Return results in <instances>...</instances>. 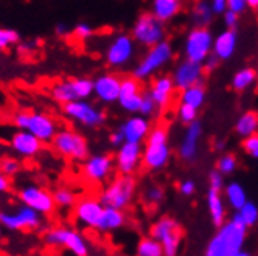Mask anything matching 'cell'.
Here are the masks:
<instances>
[{
    "mask_svg": "<svg viewBox=\"0 0 258 256\" xmlns=\"http://www.w3.org/2000/svg\"><path fill=\"white\" fill-rule=\"evenodd\" d=\"M247 227L230 217L229 221L221 224L216 233L210 237L204 253L207 256H249L244 250Z\"/></svg>",
    "mask_w": 258,
    "mask_h": 256,
    "instance_id": "obj_1",
    "label": "cell"
},
{
    "mask_svg": "<svg viewBox=\"0 0 258 256\" xmlns=\"http://www.w3.org/2000/svg\"><path fill=\"white\" fill-rule=\"evenodd\" d=\"M171 146L168 129L162 124L151 127L145 140V148L142 154V164L148 171H162L168 166L171 160Z\"/></svg>",
    "mask_w": 258,
    "mask_h": 256,
    "instance_id": "obj_2",
    "label": "cell"
},
{
    "mask_svg": "<svg viewBox=\"0 0 258 256\" xmlns=\"http://www.w3.org/2000/svg\"><path fill=\"white\" fill-rule=\"evenodd\" d=\"M44 244L48 248H61L67 250L75 256H89L90 254V242L87 237L78 230L66 225L50 227L44 233Z\"/></svg>",
    "mask_w": 258,
    "mask_h": 256,
    "instance_id": "obj_3",
    "label": "cell"
},
{
    "mask_svg": "<svg viewBox=\"0 0 258 256\" xmlns=\"http://www.w3.org/2000/svg\"><path fill=\"white\" fill-rule=\"evenodd\" d=\"M173 58H174V50H173L171 42L163 39L157 42L156 45L146 48L145 54L136 64L133 75L139 78L140 81H146L156 76L162 68L167 67L173 61Z\"/></svg>",
    "mask_w": 258,
    "mask_h": 256,
    "instance_id": "obj_4",
    "label": "cell"
},
{
    "mask_svg": "<svg viewBox=\"0 0 258 256\" xmlns=\"http://www.w3.org/2000/svg\"><path fill=\"white\" fill-rule=\"evenodd\" d=\"M11 121L17 129L31 132L44 143H51L59 129L58 121L51 115L36 111H19L11 117Z\"/></svg>",
    "mask_w": 258,
    "mask_h": 256,
    "instance_id": "obj_5",
    "label": "cell"
},
{
    "mask_svg": "<svg viewBox=\"0 0 258 256\" xmlns=\"http://www.w3.org/2000/svg\"><path fill=\"white\" fill-rule=\"evenodd\" d=\"M137 193V180L134 176L118 174L101 190L100 200L104 207L126 210L133 204Z\"/></svg>",
    "mask_w": 258,
    "mask_h": 256,
    "instance_id": "obj_6",
    "label": "cell"
},
{
    "mask_svg": "<svg viewBox=\"0 0 258 256\" xmlns=\"http://www.w3.org/2000/svg\"><path fill=\"white\" fill-rule=\"evenodd\" d=\"M61 112L70 121L78 123L80 126L87 127V129L101 127L107 120V115L103 109L89 100H77L61 104Z\"/></svg>",
    "mask_w": 258,
    "mask_h": 256,
    "instance_id": "obj_7",
    "label": "cell"
},
{
    "mask_svg": "<svg viewBox=\"0 0 258 256\" xmlns=\"http://www.w3.org/2000/svg\"><path fill=\"white\" fill-rule=\"evenodd\" d=\"M51 148L58 155L73 161H84L90 151L87 138L75 129H58Z\"/></svg>",
    "mask_w": 258,
    "mask_h": 256,
    "instance_id": "obj_8",
    "label": "cell"
},
{
    "mask_svg": "<svg viewBox=\"0 0 258 256\" xmlns=\"http://www.w3.org/2000/svg\"><path fill=\"white\" fill-rule=\"evenodd\" d=\"M137 53V42L127 33H117L110 36L107 45L104 47V62L112 68H123L129 65Z\"/></svg>",
    "mask_w": 258,
    "mask_h": 256,
    "instance_id": "obj_9",
    "label": "cell"
},
{
    "mask_svg": "<svg viewBox=\"0 0 258 256\" xmlns=\"http://www.w3.org/2000/svg\"><path fill=\"white\" fill-rule=\"evenodd\" d=\"M50 97L54 103L66 104L77 100H89L94 97V79L92 78H66L51 84Z\"/></svg>",
    "mask_w": 258,
    "mask_h": 256,
    "instance_id": "obj_10",
    "label": "cell"
},
{
    "mask_svg": "<svg viewBox=\"0 0 258 256\" xmlns=\"http://www.w3.org/2000/svg\"><path fill=\"white\" fill-rule=\"evenodd\" d=\"M131 36L137 45L150 48L165 39L167 28H165V24L162 21H159L151 11H148L137 16L131 30Z\"/></svg>",
    "mask_w": 258,
    "mask_h": 256,
    "instance_id": "obj_11",
    "label": "cell"
},
{
    "mask_svg": "<svg viewBox=\"0 0 258 256\" xmlns=\"http://www.w3.org/2000/svg\"><path fill=\"white\" fill-rule=\"evenodd\" d=\"M150 234L162 244L165 256H176L182 245V230L176 219L162 216L151 225Z\"/></svg>",
    "mask_w": 258,
    "mask_h": 256,
    "instance_id": "obj_12",
    "label": "cell"
},
{
    "mask_svg": "<svg viewBox=\"0 0 258 256\" xmlns=\"http://www.w3.org/2000/svg\"><path fill=\"white\" fill-rule=\"evenodd\" d=\"M44 224V216L28 205H21L14 211H0V225L10 231H34Z\"/></svg>",
    "mask_w": 258,
    "mask_h": 256,
    "instance_id": "obj_13",
    "label": "cell"
},
{
    "mask_svg": "<svg viewBox=\"0 0 258 256\" xmlns=\"http://www.w3.org/2000/svg\"><path fill=\"white\" fill-rule=\"evenodd\" d=\"M213 38L209 27H193L183 39V58L204 62L212 54Z\"/></svg>",
    "mask_w": 258,
    "mask_h": 256,
    "instance_id": "obj_14",
    "label": "cell"
},
{
    "mask_svg": "<svg viewBox=\"0 0 258 256\" xmlns=\"http://www.w3.org/2000/svg\"><path fill=\"white\" fill-rule=\"evenodd\" d=\"M17 199L21 200V204L31 207L42 216L51 214L56 210L53 199V191H48L47 188L38 185V184H25L17 191Z\"/></svg>",
    "mask_w": 258,
    "mask_h": 256,
    "instance_id": "obj_15",
    "label": "cell"
},
{
    "mask_svg": "<svg viewBox=\"0 0 258 256\" xmlns=\"http://www.w3.org/2000/svg\"><path fill=\"white\" fill-rule=\"evenodd\" d=\"M104 205L100 200V197H92L84 196L77 200V204L72 208V217L77 225L87 228V230H95L98 225V221L103 214Z\"/></svg>",
    "mask_w": 258,
    "mask_h": 256,
    "instance_id": "obj_16",
    "label": "cell"
},
{
    "mask_svg": "<svg viewBox=\"0 0 258 256\" xmlns=\"http://www.w3.org/2000/svg\"><path fill=\"white\" fill-rule=\"evenodd\" d=\"M114 169H115V161L112 155L104 152L92 154V155L89 154L87 158L83 161L81 174L90 184L100 185L107 179H110Z\"/></svg>",
    "mask_w": 258,
    "mask_h": 256,
    "instance_id": "obj_17",
    "label": "cell"
},
{
    "mask_svg": "<svg viewBox=\"0 0 258 256\" xmlns=\"http://www.w3.org/2000/svg\"><path fill=\"white\" fill-rule=\"evenodd\" d=\"M204 75L206 70L202 62H195L191 59L183 58L182 61H179L171 73V78L174 81L176 90H183L187 87H191L195 84H201L204 82Z\"/></svg>",
    "mask_w": 258,
    "mask_h": 256,
    "instance_id": "obj_18",
    "label": "cell"
},
{
    "mask_svg": "<svg viewBox=\"0 0 258 256\" xmlns=\"http://www.w3.org/2000/svg\"><path fill=\"white\" fill-rule=\"evenodd\" d=\"M142 154H143L142 143L124 141L121 146H118L114 155L115 169L118 171V174L134 176L142 166Z\"/></svg>",
    "mask_w": 258,
    "mask_h": 256,
    "instance_id": "obj_19",
    "label": "cell"
},
{
    "mask_svg": "<svg viewBox=\"0 0 258 256\" xmlns=\"http://www.w3.org/2000/svg\"><path fill=\"white\" fill-rule=\"evenodd\" d=\"M143 97V86L139 78L134 75L123 76L120 84V95H118V106L127 114H139V107Z\"/></svg>",
    "mask_w": 258,
    "mask_h": 256,
    "instance_id": "obj_20",
    "label": "cell"
},
{
    "mask_svg": "<svg viewBox=\"0 0 258 256\" xmlns=\"http://www.w3.org/2000/svg\"><path fill=\"white\" fill-rule=\"evenodd\" d=\"M202 134H204V131H202V124L198 120L187 124L185 132H183L182 140L179 143V148H177V154L182 161L193 163L198 158Z\"/></svg>",
    "mask_w": 258,
    "mask_h": 256,
    "instance_id": "obj_21",
    "label": "cell"
},
{
    "mask_svg": "<svg viewBox=\"0 0 258 256\" xmlns=\"http://www.w3.org/2000/svg\"><path fill=\"white\" fill-rule=\"evenodd\" d=\"M121 76L117 73H101L94 79V97L103 104H114L118 101Z\"/></svg>",
    "mask_w": 258,
    "mask_h": 256,
    "instance_id": "obj_22",
    "label": "cell"
},
{
    "mask_svg": "<svg viewBox=\"0 0 258 256\" xmlns=\"http://www.w3.org/2000/svg\"><path fill=\"white\" fill-rule=\"evenodd\" d=\"M10 146L16 155L21 158H36L44 151V141L28 131H16L10 138Z\"/></svg>",
    "mask_w": 258,
    "mask_h": 256,
    "instance_id": "obj_23",
    "label": "cell"
},
{
    "mask_svg": "<svg viewBox=\"0 0 258 256\" xmlns=\"http://www.w3.org/2000/svg\"><path fill=\"white\" fill-rule=\"evenodd\" d=\"M151 121L148 117H143L140 114H131L118 127V131L123 134L124 141L133 143H143L151 131Z\"/></svg>",
    "mask_w": 258,
    "mask_h": 256,
    "instance_id": "obj_24",
    "label": "cell"
},
{
    "mask_svg": "<svg viewBox=\"0 0 258 256\" xmlns=\"http://www.w3.org/2000/svg\"><path fill=\"white\" fill-rule=\"evenodd\" d=\"M174 92H176V86L174 81L171 78V75H160L156 76L148 89V94L151 95V98L156 101V104L159 106V109H167L174 98Z\"/></svg>",
    "mask_w": 258,
    "mask_h": 256,
    "instance_id": "obj_25",
    "label": "cell"
},
{
    "mask_svg": "<svg viewBox=\"0 0 258 256\" xmlns=\"http://www.w3.org/2000/svg\"><path fill=\"white\" fill-rule=\"evenodd\" d=\"M236 48H238V34L235 28H226L224 31H221L213 38L212 54H215L219 61L230 59L236 53Z\"/></svg>",
    "mask_w": 258,
    "mask_h": 256,
    "instance_id": "obj_26",
    "label": "cell"
},
{
    "mask_svg": "<svg viewBox=\"0 0 258 256\" xmlns=\"http://www.w3.org/2000/svg\"><path fill=\"white\" fill-rule=\"evenodd\" d=\"M124 225H126V213H124V210L104 207L95 231H98L101 234H109V233L118 231Z\"/></svg>",
    "mask_w": 258,
    "mask_h": 256,
    "instance_id": "obj_27",
    "label": "cell"
},
{
    "mask_svg": "<svg viewBox=\"0 0 258 256\" xmlns=\"http://www.w3.org/2000/svg\"><path fill=\"white\" fill-rule=\"evenodd\" d=\"M206 205L207 211L210 216V221L215 227H219L221 224L226 222L227 217V208H226V200L221 191L209 188L207 190V197H206Z\"/></svg>",
    "mask_w": 258,
    "mask_h": 256,
    "instance_id": "obj_28",
    "label": "cell"
},
{
    "mask_svg": "<svg viewBox=\"0 0 258 256\" xmlns=\"http://www.w3.org/2000/svg\"><path fill=\"white\" fill-rule=\"evenodd\" d=\"M183 0H151V13L163 24H168L180 14Z\"/></svg>",
    "mask_w": 258,
    "mask_h": 256,
    "instance_id": "obj_29",
    "label": "cell"
},
{
    "mask_svg": "<svg viewBox=\"0 0 258 256\" xmlns=\"http://www.w3.org/2000/svg\"><path fill=\"white\" fill-rule=\"evenodd\" d=\"M206 100H207V90H206L204 82L183 89V90H180V95H179L180 104L191 106V107L198 109V111L206 104Z\"/></svg>",
    "mask_w": 258,
    "mask_h": 256,
    "instance_id": "obj_30",
    "label": "cell"
},
{
    "mask_svg": "<svg viewBox=\"0 0 258 256\" xmlns=\"http://www.w3.org/2000/svg\"><path fill=\"white\" fill-rule=\"evenodd\" d=\"M223 196L226 204L232 208V210H238L241 208L246 202H247V191L246 188L239 184V182H230V184L224 185L223 188Z\"/></svg>",
    "mask_w": 258,
    "mask_h": 256,
    "instance_id": "obj_31",
    "label": "cell"
},
{
    "mask_svg": "<svg viewBox=\"0 0 258 256\" xmlns=\"http://www.w3.org/2000/svg\"><path fill=\"white\" fill-rule=\"evenodd\" d=\"M258 82V73L253 67H243L233 73L230 86L235 92H246Z\"/></svg>",
    "mask_w": 258,
    "mask_h": 256,
    "instance_id": "obj_32",
    "label": "cell"
},
{
    "mask_svg": "<svg viewBox=\"0 0 258 256\" xmlns=\"http://www.w3.org/2000/svg\"><path fill=\"white\" fill-rule=\"evenodd\" d=\"M235 132L241 138H246L258 132V112L246 111L239 115L235 121Z\"/></svg>",
    "mask_w": 258,
    "mask_h": 256,
    "instance_id": "obj_33",
    "label": "cell"
},
{
    "mask_svg": "<svg viewBox=\"0 0 258 256\" xmlns=\"http://www.w3.org/2000/svg\"><path fill=\"white\" fill-rule=\"evenodd\" d=\"M213 11L210 7L209 0H196V4L193 7L191 11V21L195 24V27H207L212 24L213 21Z\"/></svg>",
    "mask_w": 258,
    "mask_h": 256,
    "instance_id": "obj_34",
    "label": "cell"
},
{
    "mask_svg": "<svg viewBox=\"0 0 258 256\" xmlns=\"http://www.w3.org/2000/svg\"><path fill=\"white\" fill-rule=\"evenodd\" d=\"M232 217H235L236 221L243 222L247 228H250L258 224V205L247 200L241 208L235 210Z\"/></svg>",
    "mask_w": 258,
    "mask_h": 256,
    "instance_id": "obj_35",
    "label": "cell"
},
{
    "mask_svg": "<svg viewBox=\"0 0 258 256\" xmlns=\"http://www.w3.org/2000/svg\"><path fill=\"white\" fill-rule=\"evenodd\" d=\"M53 199H54L56 208H61V210H72L78 200L77 193L69 187H58L53 191Z\"/></svg>",
    "mask_w": 258,
    "mask_h": 256,
    "instance_id": "obj_36",
    "label": "cell"
},
{
    "mask_svg": "<svg viewBox=\"0 0 258 256\" xmlns=\"http://www.w3.org/2000/svg\"><path fill=\"white\" fill-rule=\"evenodd\" d=\"M136 253L139 256H162L163 254V248H162V244L153 237L151 234L150 236H145L139 241L137 247H136Z\"/></svg>",
    "mask_w": 258,
    "mask_h": 256,
    "instance_id": "obj_37",
    "label": "cell"
},
{
    "mask_svg": "<svg viewBox=\"0 0 258 256\" xmlns=\"http://www.w3.org/2000/svg\"><path fill=\"white\" fill-rule=\"evenodd\" d=\"M21 42V34L13 28L0 27V53Z\"/></svg>",
    "mask_w": 258,
    "mask_h": 256,
    "instance_id": "obj_38",
    "label": "cell"
},
{
    "mask_svg": "<svg viewBox=\"0 0 258 256\" xmlns=\"http://www.w3.org/2000/svg\"><path fill=\"white\" fill-rule=\"evenodd\" d=\"M238 168V158L235 154H223L218 161H216V169L221 173V174H224V176H232Z\"/></svg>",
    "mask_w": 258,
    "mask_h": 256,
    "instance_id": "obj_39",
    "label": "cell"
},
{
    "mask_svg": "<svg viewBox=\"0 0 258 256\" xmlns=\"http://www.w3.org/2000/svg\"><path fill=\"white\" fill-rule=\"evenodd\" d=\"M165 199V191L162 187L159 185H150L148 188L145 190V194H143V200L148 205L151 207H157L163 202Z\"/></svg>",
    "mask_w": 258,
    "mask_h": 256,
    "instance_id": "obj_40",
    "label": "cell"
},
{
    "mask_svg": "<svg viewBox=\"0 0 258 256\" xmlns=\"http://www.w3.org/2000/svg\"><path fill=\"white\" fill-rule=\"evenodd\" d=\"M159 106L156 104V101L151 98V95L148 94V90L146 92H143V97H142V103H140V107H139V114L143 115V117H154L159 114Z\"/></svg>",
    "mask_w": 258,
    "mask_h": 256,
    "instance_id": "obj_41",
    "label": "cell"
},
{
    "mask_svg": "<svg viewBox=\"0 0 258 256\" xmlns=\"http://www.w3.org/2000/svg\"><path fill=\"white\" fill-rule=\"evenodd\" d=\"M21 169H22V164L16 157H4L0 160V171L7 174L8 177L17 176L21 173Z\"/></svg>",
    "mask_w": 258,
    "mask_h": 256,
    "instance_id": "obj_42",
    "label": "cell"
},
{
    "mask_svg": "<svg viewBox=\"0 0 258 256\" xmlns=\"http://www.w3.org/2000/svg\"><path fill=\"white\" fill-rule=\"evenodd\" d=\"M198 109H195V107H191V106H187V104H180L179 103V107H177V112H176V115H177V120L182 123V124H190V123H193V121H196L198 120Z\"/></svg>",
    "mask_w": 258,
    "mask_h": 256,
    "instance_id": "obj_43",
    "label": "cell"
},
{
    "mask_svg": "<svg viewBox=\"0 0 258 256\" xmlns=\"http://www.w3.org/2000/svg\"><path fill=\"white\" fill-rule=\"evenodd\" d=\"M94 33H95L94 27H92L90 24H87V22H78L72 30V34L75 36V39H78L81 42L89 41L92 36H94Z\"/></svg>",
    "mask_w": 258,
    "mask_h": 256,
    "instance_id": "obj_44",
    "label": "cell"
},
{
    "mask_svg": "<svg viewBox=\"0 0 258 256\" xmlns=\"http://www.w3.org/2000/svg\"><path fill=\"white\" fill-rule=\"evenodd\" d=\"M243 149L250 158L258 160V132L243 138Z\"/></svg>",
    "mask_w": 258,
    "mask_h": 256,
    "instance_id": "obj_45",
    "label": "cell"
},
{
    "mask_svg": "<svg viewBox=\"0 0 258 256\" xmlns=\"http://www.w3.org/2000/svg\"><path fill=\"white\" fill-rule=\"evenodd\" d=\"M224 174H221L218 169L212 171L209 174V188H213V190H218V191H223L226 182H224Z\"/></svg>",
    "mask_w": 258,
    "mask_h": 256,
    "instance_id": "obj_46",
    "label": "cell"
},
{
    "mask_svg": "<svg viewBox=\"0 0 258 256\" xmlns=\"http://www.w3.org/2000/svg\"><path fill=\"white\" fill-rule=\"evenodd\" d=\"M249 8L250 7L246 0H227V10L236 13L238 16H243Z\"/></svg>",
    "mask_w": 258,
    "mask_h": 256,
    "instance_id": "obj_47",
    "label": "cell"
},
{
    "mask_svg": "<svg viewBox=\"0 0 258 256\" xmlns=\"http://www.w3.org/2000/svg\"><path fill=\"white\" fill-rule=\"evenodd\" d=\"M179 191H180L182 196H185V197L193 196L195 191H196V182L191 180V179L182 180V182H180V185H179Z\"/></svg>",
    "mask_w": 258,
    "mask_h": 256,
    "instance_id": "obj_48",
    "label": "cell"
},
{
    "mask_svg": "<svg viewBox=\"0 0 258 256\" xmlns=\"http://www.w3.org/2000/svg\"><path fill=\"white\" fill-rule=\"evenodd\" d=\"M221 17H223V24L226 25V28H236L238 21H239V16L236 13L226 10L223 14H221Z\"/></svg>",
    "mask_w": 258,
    "mask_h": 256,
    "instance_id": "obj_49",
    "label": "cell"
},
{
    "mask_svg": "<svg viewBox=\"0 0 258 256\" xmlns=\"http://www.w3.org/2000/svg\"><path fill=\"white\" fill-rule=\"evenodd\" d=\"M215 16H221L227 10V0H209Z\"/></svg>",
    "mask_w": 258,
    "mask_h": 256,
    "instance_id": "obj_50",
    "label": "cell"
},
{
    "mask_svg": "<svg viewBox=\"0 0 258 256\" xmlns=\"http://www.w3.org/2000/svg\"><path fill=\"white\" fill-rule=\"evenodd\" d=\"M13 188V182H11V177H8L7 174H4L0 171V194H5V193H10Z\"/></svg>",
    "mask_w": 258,
    "mask_h": 256,
    "instance_id": "obj_51",
    "label": "cell"
},
{
    "mask_svg": "<svg viewBox=\"0 0 258 256\" xmlns=\"http://www.w3.org/2000/svg\"><path fill=\"white\" fill-rule=\"evenodd\" d=\"M219 59L215 56V54H210V56L202 62V65H204V70L207 71V73H212V71H215L218 67H219Z\"/></svg>",
    "mask_w": 258,
    "mask_h": 256,
    "instance_id": "obj_52",
    "label": "cell"
},
{
    "mask_svg": "<svg viewBox=\"0 0 258 256\" xmlns=\"http://www.w3.org/2000/svg\"><path fill=\"white\" fill-rule=\"evenodd\" d=\"M19 45V51L24 54H28V53H33L34 50H38V45H39V42L38 41H25V42H19L17 44Z\"/></svg>",
    "mask_w": 258,
    "mask_h": 256,
    "instance_id": "obj_53",
    "label": "cell"
},
{
    "mask_svg": "<svg viewBox=\"0 0 258 256\" xmlns=\"http://www.w3.org/2000/svg\"><path fill=\"white\" fill-rule=\"evenodd\" d=\"M109 143H110V146H114V148H118V146H121L123 143H124V137H123V134L117 129V131H114L112 134L109 135Z\"/></svg>",
    "mask_w": 258,
    "mask_h": 256,
    "instance_id": "obj_54",
    "label": "cell"
},
{
    "mask_svg": "<svg viewBox=\"0 0 258 256\" xmlns=\"http://www.w3.org/2000/svg\"><path fill=\"white\" fill-rule=\"evenodd\" d=\"M54 34L58 36V38H66V36L70 33V30H69V27L66 25V24H62V22H59V24H56L54 25Z\"/></svg>",
    "mask_w": 258,
    "mask_h": 256,
    "instance_id": "obj_55",
    "label": "cell"
},
{
    "mask_svg": "<svg viewBox=\"0 0 258 256\" xmlns=\"http://www.w3.org/2000/svg\"><path fill=\"white\" fill-rule=\"evenodd\" d=\"M246 2L249 4L250 8H256V5H258V0H246Z\"/></svg>",
    "mask_w": 258,
    "mask_h": 256,
    "instance_id": "obj_56",
    "label": "cell"
},
{
    "mask_svg": "<svg viewBox=\"0 0 258 256\" xmlns=\"http://www.w3.org/2000/svg\"><path fill=\"white\" fill-rule=\"evenodd\" d=\"M2 239H4V227L0 225V241H2Z\"/></svg>",
    "mask_w": 258,
    "mask_h": 256,
    "instance_id": "obj_57",
    "label": "cell"
},
{
    "mask_svg": "<svg viewBox=\"0 0 258 256\" xmlns=\"http://www.w3.org/2000/svg\"><path fill=\"white\" fill-rule=\"evenodd\" d=\"M0 112H2V104H0Z\"/></svg>",
    "mask_w": 258,
    "mask_h": 256,
    "instance_id": "obj_58",
    "label": "cell"
},
{
    "mask_svg": "<svg viewBox=\"0 0 258 256\" xmlns=\"http://www.w3.org/2000/svg\"><path fill=\"white\" fill-rule=\"evenodd\" d=\"M256 8H258V5H256Z\"/></svg>",
    "mask_w": 258,
    "mask_h": 256,
    "instance_id": "obj_59",
    "label": "cell"
}]
</instances>
